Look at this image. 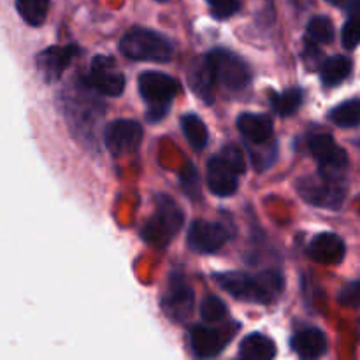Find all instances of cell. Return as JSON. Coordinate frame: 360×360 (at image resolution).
I'll return each mask as SVG.
<instances>
[{
  "label": "cell",
  "mask_w": 360,
  "mask_h": 360,
  "mask_svg": "<svg viewBox=\"0 0 360 360\" xmlns=\"http://www.w3.org/2000/svg\"><path fill=\"white\" fill-rule=\"evenodd\" d=\"M158 2H165V0H158Z\"/></svg>",
  "instance_id": "35"
},
{
  "label": "cell",
  "mask_w": 360,
  "mask_h": 360,
  "mask_svg": "<svg viewBox=\"0 0 360 360\" xmlns=\"http://www.w3.org/2000/svg\"><path fill=\"white\" fill-rule=\"evenodd\" d=\"M183 211L169 195L155 197V213L141 229L144 241L157 248H165L183 225Z\"/></svg>",
  "instance_id": "5"
},
{
  "label": "cell",
  "mask_w": 360,
  "mask_h": 360,
  "mask_svg": "<svg viewBox=\"0 0 360 360\" xmlns=\"http://www.w3.org/2000/svg\"><path fill=\"white\" fill-rule=\"evenodd\" d=\"M229 238H231V232L220 221L195 220L188 229L186 245L192 252L211 255V253L220 252Z\"/></svg>",
  "instance_id": "10"
},
{
  "label": "cell",
  "mask_w": 360,
  "mask_h": 360,
  "mask_svg": "<svg viewBox=\"0 0 360 360\" xmlns=\"http://www.w3.org/2000/svg\"><path fill=\"white\" fill-rule=\"evenodd\" d=\"M120 51L130 60L141 62H169L174 53V46L160 32L150 28H130L120 41Z\"/></svg>",
  "instance_id": "3"
},
{
  "label": "cell",
  "mask_w": 360,
  "mask_h": 360,
  "mask_svg": "<svg viewBox=\"0 0 360 360\" xmlns=\"http://www.w3.org/2000/svg\"><path fill=\"white\" fill-rule=\"evenodd\" d=\"M236 125H238L241 136L253 144H264L273 137V120L266 115L243 112L236 120Z\"/></svg>",
  "instance_id": "17"
},
{
  "label": "cell",
  "mask_w": 360,
  "mask_h": 360,
  "mask_svg": "<svg viewBox=\"0 0 360 360\" xmlns=\"http://www.w3.org/2000/svg\"><path fill=\"white\" fill-rule=\"evenodd\" d=\"M179 181H181L183 190L190 197L199 195V174H197V169L192 164H186L181 169V172H179Z\"/></svg>",
  "instance_id": "31"
},
{
  "label": "cell",
  "mask_w": 360,
  "mask_h": 360,
  "mask_svg": "<svg viewBox=\"0 0 360 360\" xmlns=\"http://www.w3.org/2000/svg\"><path fill=\"white\" fill-rule=\"evenodd\" d=\"M143 141V127L136 120L120 118L105 127L104 143L115 157H127L139 150Z\"/></svg>",
  "instance_id": "9"
},
{
  "label": "cell",
  "mask_w": 360,
  "mask_h": 360,
  "mask_svg": "<svg viewBox=\"0 0 360 360\" xmlns=\"http://www.w3.org/2000/svg\"><path fill=\"white\" fill-rule=\"evenodd\" d=\"M16 11L25 23L41 27L49 13V0H16Z\"/></svg>",
  "instance_id": "24"
},
{
  "label": "cell",
  "mask_w": 360,
  "mask_h": 360,
  "mask_svg": "<svg viewBox=\"0 0 360 360\" xmlns=\"http://www.w3.org/2000/svg\"><path fill=\"white\" fill-rule=\"evenodd\" d=\"M297 193L302 200L315 207H326V210H338L347 197V181L343 172L323 171L319 169L316 174L302 176L295 183Z\"/></svg>",
  "instance_id": "2"
},
{
  "label": "cell",
  "mask_w": 360,
  "mask_h": 360,
  "mask_svg": "<svg viewBox=\"0 0 360 360\" xmlns=\"http://www.w3.org/2000/svg\"><path fill=\"white\" fill-rule=\"evenodd\" d=\"M77 53H79V48L76 44L49 46L37 56L39 72L42 74V77L48 83L60 79L67 70V67L70 65V62L77 56Z\"/></svg>",
  "instance_id": "13"
},
{
  "label": "cell",
  "mask_w": 360,
  "mask_h": 360,
  "mask_svg": "<svg viewBox=\"0 0 360 360\" xmlns=\"http://www.w3.org/2000/svg\"><path fill=\"white\" fill-rule=\"evenodd\" d=\"M329 120L334 125L341 129H352V127L360 125V98H352V101L341 102L336 108L330 109Z\"/></svg>",
  "instance_id": "23"
},
{
  "label": "cell",
  "mask_w": 360,
  "mask_h": 360,
  "mask_svg": "<svg viewBox=\"0 0 360 360\" xmlns=\"http://www.w3.org/2000/svg\"><path fill=\"white\" fill-rule=\"evenodd\" d=\"M210 6L211 14L217 20H227V18L234 16L241 9V0H206Z\"/></svg>",
  "instance_id": "27"
},
{
  "label": "cell",
  "mask_w": 360,
  "mask_h": 360,
  "mask_svg": "<svg viewBox=\"0 0 360 360\" xmlns=\"http://www.w3.org/2000/svg\"><path fill=\"white\" fill-rule=\"evenodd\" d=\"M181 86L172 76L158 70H148L139 76V94L148 104L146 120L151 123L160 122L167 116L171 102L179 94Z\"/></svg>",
  "instance_id": "4"
},
{
  "label": "cell",
  "mask_w": 360,
  "mask_h": 360,
  "mask_svg": "<svg viewBox=\"0 0 360 360\" xmlns=\"http://www.w3.org/2000/svg\"><path fill=\"white\" fill-rule=\"evenodd\" d=\"M232 330H234V326L221 329V327H211L207 323H197L190 330V345H192L193 354L199 359L218 357L232 340V334H234Z\"/></svg>",
  "instance_id": "11"
},
{
  "label": "cell",
  "mask_w": 360,
  "mask_h": 360,
  "mask_svg": "<svg viewBox=\"0 0 360 360\" xmlns=\"http://www.w3.org/2000/svg\"><path fill=\"white\" fill-rule=\"evenodd\" d=\"M193 306H195V294L188 281L185 280L181 273H172L167 281V290H165L162 308L165 315L174 322H186L192 316Z\"/></svg>",
  "instance_id": "8"
},
{
  "label": "cell",
  "mask_w": 360,
  "mask_h": 360,
  "mask_svg": "<svg viewBox=\"0 0 360 360\" xmlns=\"http://www.w3.org/2000/svg\"><path fill=\"white\" fill-rule=\"evenodd\" d=\"M338 302L345 308L360 309V280L345 285L340 294H338Z\"/></svg>",
  "instance_id": "28"
},
{
  "label": "cell",
  "mask_w": 360,
  "mask_h": 360,
  "mask_svg": "<svg viewBox=\"0 0 360 360\" xmlns=\"http://www.w3.org/2000/svg\"><path fill=\"white\" fill-rule=\"evenodd\" d=\"M181 129L185 134L186 141L193 150L200 151L206 148L207 141H210V134H207V127L197 115H185L181 118Z\"/></svg>",
  "instance_id": "22"
},
{
  "label": "cell",
  "mask_w": 360,
  "mask_h": 360,
  "mask_svg": "<svg viewBox=\"0 0 360 360\" xmlns=\"http://www.w3.org/2000/svg\"><path fill=\"white\" fill-rule=\"evenodd\" d=\"M200 316L206 323H220L227 320L229 309L227 304L217 295H210L200 304Z\"/></svg>",
  "instance_id": "26"
},
{
  "label": "cell",
  "mask_w": 360,
  "mask_h": 360,
  "mask_svg": "<svg viewBox=\"0 0 360 360\" xmlns=\"http://www.w3.org/2000/svg\"><path fill=\"white\" fill-rule=\"evenodd\" d=\"M214 69L217 83L225 86L227 90L239 91L245 90L252 83V72L245 60L229 49L217 48L207 53Z\"/></svg>",
  "instance_id": "6"
},
{
  "label": "cell",
  "mask_w": 360,
  "mask_h": 360,
  "mask_svg": "<svg viewBox=\"0 0 360 360\" xmlns=\"http://www.w3.org/2000/svg\"><path fill=\"white\" fill-rule=\"evenodd\" d=\"M207 186L217 197H231L238 192L239 174L220 157L214 155L207 162Z\"/></svg>",
  "instance_id": "15"
},
{
  "label": "cell",
  "mask_w": 360,
  "mask_h": 360,
  "mask_svg": "<svg viewBox=\"0 0 360 360\" xmlns=\"http://www.w3.org/2000/svg\"><path fill=\"white\" fill-rule=\"evenodd\" d=\"M290 347L301 359H319L327 352V338L316 327H306L295 333Z\"/></svg>",
  "instance_id": "18"
},
{
  "label": "cell",
  "mask_w": 360,
  "mask_h": 360,
  "mask_svg": "<svg viewBox=\"0 0 360 360\" xmlns=\"http://www.w3.org/2000/svg\"><path fill=\"white\" fill-rule=\"evenodd\" d=\"M220 157L238 172L239 176L246 172V158L245 153H243L241 148L234 146V144H229V146L224 148V151L220 153Z\"/></svg>",
  "instance_id": "30"
},
{
  "label": "cell",
  "mask_w": 360,
  "mask_h": 360,
  "mask_svg": "<svg viewBox=\"0 0 360 360\" xmlns=\"http://www.w3.org/2000/svg\"><path fill=\"white\" fill-rule=\"evenodd\" d=\"M304 62L309 69H313L315 65H319L320 62V51H319V44H313V42L306 41V48H304Z\"/></svg>",
  "instance_id": "32"
},
{
  "label": "cell",
  "mask_w": 360,
  "mask_h": 360,
  "mask_svg": "<svg viewBox=\"0 0 360 360\" xmlns=\"http://www.w3.org/2000/svg\"><path fill=\"white\" fill-rule=\"evenodd\" d=\"M217 283L232 297L245 302L269 304L276 301L285 288V278L278 269H267L260 274L220 273L214 276Z\"/></svg>",
  "instance_id": "1"
},
{
  "label": "cell",
  "mask_w": 360,
  "mask_h": 360,
  "mask_svg": "<svg viewBox=\"0 0 360 360\" xmlns=\"http://www.w3.org/2000/svg\"><path fill=\"white\" fill-rule=\"evenodd\" d=\"M350 72L352 60L343 55L330 56L320 65V79L326 86H338L350 76Z\"/></svg>",
  "instance_id": "20"
},
{
  "label": "cell",
  "mask_w": 360,
  "mask_h": 360,
  "mask_svg": "<svg viewBox=\"0 0 360 360\" xmlns=\"http://www.w3.org/2000/svg\"><path fill=\"white\" fill-rule=\"evenodd\" d=\"M347 13L350 16H359L360 14V0H348L347 2Z\"/></svg>",
  "instance_id": "33"
},
{
  "label": "cell",
  "mask_w": 360,
  "mask_h": 360,
  "mask_svg": "<svg viewBox=\"0 0 360 360\" xmlns=\"http://www.w3.org/2000/svg\"><path fill=\"white\" fill-rule=\"evenodd\" d=\"M308 150L323 171L343 172L348 165V155L329 134H313L308 139Z\"/></svg>",
  "instance_id": "12"
},
{
  "label": "cell",
  "mask_w": 360,
  "mask_h": 360,
  "mask_svg": "<svg viewBox=\"0 0 360 360\" xmlns=\"http://www.w3.org/2000/svg\"><path fill=\"white\" fill-rule=\"evenodd\" d=\"M83 83L90 90L108 97H118L125 90V76L116 69L115 60L104 55H98L91 60L90 72L84 76Z\"/></svg>",
  "instance_id": "7"
},
{
  "label": "cell",
  "mask_w": 360,
  "mask_h": 360,
  "mask_svg": "<svg viewBox=\"0 0 360 360\" xmlns=\"http://www.w3.org/2000/svg\"><path fill=\"white\" fill-rule=\"evenodd\" d=\"M188 83L190 88L197 94V97L202 98L204 102H213L214 86H217V77H214L213 63L210 56L202 55L197 56L188 67Z\"/></svg>",
  "instance_id": "16"
},
{
  "label": "cell",
  "mask_w": 360,
  "mask_h": 360,
  "mask_svg": "<svg viewBox=\"0 0 360 360\" xmlns=\"http://www.w3.org/2000/svg\"><path fill=\"white\" fill-rule=\"evenodd\" d=\"M276 345L266 334L253 333L239 345V357L246 360H271L276 357Z\"/></svg>",
  "instance_id": "19"
},
{
  "label": "cell",
  "mask_w": 360,
  "mask_h": 360,
  "mask_svg": "<svg viewBox=\"0 0 360 360\" xmlns=\"http://www.w3.org/2000/svg\"><path fill=\"white\" fill-rule=\"evenodd\" d=\"M334 39V25L330 18L315 16L309 20L308 28H306V41L313 44H329Z\"/></svg>",
  "instance_id": "25"
},
{
  "label": "cell",
  "mask_w": 360,
  "mask_h": 360,
  "mask_svg": "<svg viewBox=\"0 0 360 360\" xmlns=\"http://www.w3.org/2000/svg\"><path fill=\"white\" fill-rule=\"evenodd\" d=\"M341 39H343V46L347 49H354L360 44V14L348 18L343 32H341Z\"/></svg>",
  "instance_id": "29"
},
{
  "label": "cell",
  "mask_w": 360,
  "mask_h": 360,
  "mask_svg": "<svg viewBox=\"0 0 360 360\" xmlns=\"http://www.w3.org/2000/svg\"><path fill=\"white\" fill-rule=\"evenodd\" d=\"M308 255L309 259L323 266H336L343 262L347 255V246L343 239L334 232H320L309 241Z\"/></svg>",
  "instance_id": "14"
},
{
  "label": "cell",
  "mask_w": 360,
  "mask_h": 360,
  "mask_svg": "<svg viewBox=\"0 0 360 360\" xmlns=\"http://www.w3.org/2000/svg\"><path fill=\"white\" fill-rule=\"evenodd\" d=\"M269 101L274 112L278 116H281V118H287V116H292L297 112L302 101H304V95H302L301 88H288V90L281 91V94H273Z\"/></svg>",
  "instance_id": "21"
},
{
  "label": "cell",
  "mask_w": 360,
  "mask_h": 360,
  "mask_svg": "<svg viewBox=\"0 0 360 360\" xmlns=\"http://www.w3.org/2000/svg\"><path fill=\"white\" fill-rule=\"evenodd\" d=\"M327 2H330V4H340L341 0H327Z\"/></svg>",
  "instance_id": "34"
}]
</instances>
